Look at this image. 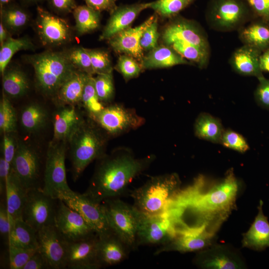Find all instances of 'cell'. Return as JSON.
<instances>
[{"label":"cell","instance_id":"1","mask_svg":"<svg viewBox=\"0 0 269 269\" xmlns=\"http://www.w3.org/2000/svg\"><path fill=\"white\" fill-rule=\"evenodd\" d=\"M206 183V178L199 175L169 202L166 212L177 229L191 219L194 222L191 228L207 224L218 230L234 209L239 186L232 169L220 181L208 187Z\"/></svg>","mask_w":269,"mask_h":269},{"label":"cell","instance_id":"2","mask_svg":"<svg viewBox=\"0 0 269 269\" xmlns=\"http://www.w3.org/2000/svg\"><path fill=\"white\" fill-rule=\"evenodd\" d=\"M154 158V155L136 157L126 148H117L109 154L105 153L97 159L94 172L83 193L100 203L119 198Z\"/></svg>","mask_w":269,"mask_h":269},{"label":"cell","instance_id":"3","mask_svg":"<svg viewBox=\"0 0 269 269\" xmlns=\"http://www.w3.org/2000/svg\"><path fill=\"white\" fill-rule=\"evenodd\" d=\"M109 135L91 118L84 119L70 137L72 178L77 181L87 166L106 153Z\"/></svg>","mask_w":269,"mask_h":269},{"label":"cell","instance_id":"4","mask_svg":"<svg viewBox=\"0 0 269 269\" xmlns=\"http://www.w3.org/2000/svg\"><path fill=\"white\" fill-rule=\"evenodd\" d=\"M33 67L36 86L44 95L52 98L58 90L76 69L63 51L50 50L26 56Z\"/></svg>","mask_w":269,"mask_h":269},{"label":"cell","instance_id":"5","mask_svg":"<svg viewBox=\"0 0 269 269\" xmlns=\"http://www.w3.org/2000/svg\"><path fill=\"white\" fill-rule=\"evenodd\" d=\"M180 185V179L175 173L153 176L132 192L134 206L144 214H163Z\"/></svg>","mask_w":269,"mask_h":269},{"label":"cell","instance_id":"6","mask_svg":"<svg viewBox=\"0 0 269 269\" xmlns=\"http://www.w3.org/2000/svg\"><path fill=\"white\" fill-rule=\"evenodd\" d=\"M255 16L244 0H210L206 19L215 30L228 32L239 30Z\"/></svg>","mask_w":269,"mask_h":269},{"label":"cell","instance_id":"7","mask_svg":"<svg viewBox=\"0 0 269 269\" xmlns=\"http://www.w3.org/2000/svg\"><path fill=\"white\" fill-rule=\"evenodd\" d=\"M109 225L130 248L136 246V235L140 212L134 205L117 198L102 202Z\"/></svg>","mask_w":269,"mask_h":269},{"label":"cell","instance_id":"8","mask_svg":"<svg viewBox=\"0 0 269 269\" xmlns=\"http://www.w3.org/2000/svg\"><path fill=\"white\" fill-rule=\"evenodd\" d=\"M67 142L52 140L45 158L42 190L47 195L59 199L62 194L72 190L67 181L65 167Z\"/></svg>","mask_w":269,"mask_h":269},{"label":"cell","instance_id":"9","mask_svg":"<svg viewBox=\"0 0 269 269\" xmlns=\"http://www.w3.org/2000/svg\"><path fill=\"white\" fill-rule=\"evenodd\" d=\"M90 118L109 136L113 137L137 129L145 122V119L138 115L134 109L117 104L105 106L100 112Z\"/></svg>","mask_w":269,"mask_h":269},{"label":"cell","instance_id":"10","mask_svg":"<svg viewBox=\"0 0 269 269\" xmlns=\"http://www.w3.org/2000/svg\"><path fill=\"white\" fill-rule=\"evenodd\" d=\"M42 156L38 150L26 142L18 140L11 170L27 190L42 188Z\"/></svg>","mask_w":269,"mask_h":269},{"label":"cell","instance_id":"11","mask_svg":"<svg viewBox=\"0 0 269 269\" xmlns=\"http://www.w3.org/2000/svg\"><path fill=\"white\" fill-rule=\"evenodd\" d=\"M58 199L45 194L42 188L27 191L21 219L37 231L55 225Z\"/></svg>","mask_w":269,"mask_h":269},{"label":"cell","instance_id":"12","mask_svg":"<svg viewBox=\"0 0 269 269\" xmlns=\"http://www.w3.org/2000/svg\"><path fill=\"white\" fill-rule=\"evenodd\" d=\"M59 199L78 212L99 237L113 232L108 223L102 203L96 202L84 193L80 194L72 190L61 195Z\"/></svg>","mask_w":269,"mask_h":269},{"label":"cell","instance_id":"13","mask_svg":"<svg viewBox=\"0 0 269 269\" xmlns=\"http://www.w3.org/2000/svg\"><path fill=\"white\" fill-rule=\"evenodd\" d=\"M35 28L43 46L55 47L70 42L72 29L67 20L38 6Z\"/></svg>","mask_w":269,"mask_h":269},{"label":"cell","instance_id":"14","mask_svg":"<svg viewBox=\"0 0 269 269\" xmlns=\"http://www.w3.org/2000/svg\"><path fill=\"white\" fill-rule=\"evenodd\" d=\"M175 235V230L166 213L149 215L140 212L136 235L137 246H160L169 242Z\"/></svg>","mask_w":269,"mask_h":269},{"label":"cell","instance_id":"15","mask_svg":"<svg viewBox=\"0 0 269 269\" xmlns=\"http://www.w3.org/2000/svg\"><path fill=\"white\" fill-rule=\"evenodd\" d=\"M217 231L204 224L179 232L169 242L160 246L155 251L154 255L171 251L186 253L201 251L212 245Z\"/></svg>","mask_w":269,"mask_h":269},{"label":"cell","instance_id":"16","mask_svg":"<svg viewBox=\"0 0 269 269\" xmlns=\"http://www.w3.org/2000/svg\"><path fill=\"white\" fill-rule=\"evenodd\" d=\"M162 39L167 45L180 41L210 50L207 35L203 28L194 21L178 15L171 18L163 31Z\"/></svg>","mask_w":269,"mask_h":269},{"label":"cell","instance_id":"17","mask_svg":"<svg viewBox=\"0 0 269 269\" xmlns=\"http://www.w3.org/2000/svg\"><path fill=\"white\" fill-rule=\"evenodd\" d=\"M38 250L51 269L66 268L68 242L55 225L46 226L37 231Z\"/></svg>","mask_w":269,"mask_h":269},{"label":"cell","instance_id":"18","mask_svg":"<svg viewBox=\"0 0 269 269\" xmlns=\"http://www.w3.org/2000/svg\"><path fill=\"white\" fill-rule=\"evenodd\" d=\"M55 226L69 242L83 240L96 235L83 217L60 199H58Z\"/></svg>","mask_w":269,"mask_h":269},{"label":"cell","instance_id":"19","mask_svg":"<svg viewBox=\"0 0 269 269\" xmlns=\"http://www.w3.org/2000/svg\"><path fill=\"white\" fill-rule=\"evenodd\" d=\"M99 237H92L68 242L66 268L70 269H98L101 268L97 260Z\"/></svg>","mask_w":269,"mask_h":269},{"label":"cell","instance_id":"20","mask_svg":"<svg viewBox=\"0 0 269 269\" xmlns=\"http://www.w3.org/2000/svg\"><path fill=\"white\" fill-rule=\"evenodd\" d=\"M156 15L155 13L140 25L134 28L129 27L108 40L111 47L116 52L131 56L141 63L144 55L140 45V38Z\"/></svg>","mask_w":269,"mask_h":269},{"label":"cell","instance_id":"21","mask_svg":"<svg viewBox=\"0 0 269 269\" xmlns=\"http://www.w3.org/2000/svg\"><path fill=\"white\" fill-rule=\"evenodd\" d=\"M150 2L118 6L111 13L99 39L109 40L128 28L143 10L149 8Z\"/></svg>","mask_w":269,"mask_h":269},{"label":"cell","instance_id":"22","mask_svg":"<svg viewBox=\"0 0 269 269\" xmlns=\"http://www.w3.org/2000/svg\"><path fill=\"white\" fill-rule=\"evenodd\" d=\"M194 259L195 264L202 268L233 269L243 267L239 257L223 246L200 252Z\"/></svg>","mask_w":269,"mask_h":269},{"label":"cell","instance_id":"23","mask_svg":"<svg viewBox=\"0 0 269 269\" xmlns=\"http://www.w3.org/2000/svg\"><path fill=\"white\" fill-rule=\"evenodd\" d=\"M130 250L113 232L99 237L97 255L98 262L102 268L118 264L127 258Z\"/></svg>","mask_w":269,"mask_h":269},{"label":"cell","instance_id":"24","mask_svg":"<svg viewBox=\"0 0 269 269\" xmlns=\"http://www.w3.org/2000/svg\"><path fill=\"white\" fill-rule=\"evenodd\" d=\"M262 52L248 45H244L236 49L232 54L229 63L232 69L243 76L263 77L260 64V56Z\"/></svg>","mask_w":269,"mask_h":269},{"label":"cell","instance_id":"25","mask_svg":"<svg viewBox=\"0 0 269 269\" xmlns=\"http://www.w3.org/2000/svg\"><path fill=\"white\" fill-rule=\"evenodd\" d=\"M89 76L84 72L75 70L52 99L59 106L81 104L84 89Z\"/></svg>","mask_w":269,"mask_h":269},{"label":"cell","instance_id":"26","mask_svg":"<svg viewBox=\"0 0 269 269\" xmlns=\"http://www.w3.org/2000/svg\"><path fill=\"white\" fill-rule=\"evenodd\" d=\"M83 120L78 113L75 106H59L53 117V140L68 142Z\"/></svg>","mask_w":269,"mask_h":269},{"label":"cell","instance_id":"27","mask_svg":"<svg viewBox=\"0 0 269 269\" xmlns=\"http://www.w3.org/2000/svg\"><path fill=\"white\" fill-rule=\"evenodd\" d=\"M263 202L260 201L258 213L249 230L244 234L242 246L256 251L269 247V222L263 210Z\"/></svg>","mask_w":269,"mask_h":269},{"label":"cell","instance_id":"28","mask_svg":"<svg viewBox=\"0 0 269 269\" xmlns=\"http://www.w3.org/2000/svg\"><path fill=\"white\" fill-rule=\"evenodd\" d=\"M171 47L157 46L144 56L141 62L143 69L167 68L180 64H192Z\"/></svg>","mask_w":269,"mask_h":269},{"label":"cell","instance_id":"29","mask_svg":"<svg viewBox=\"0 0 269 269\" xmlns=\"http://www.w3.org/2000/svg\"><path fill=\"white\" fill-rule=\"evenodd\" d=\"M2 93L11 98L24 96L30 88L26 73L19 66L9 64L2 74Z\"/></svg>","mask_w":269,"mask_h":269},{"label":"cell","instance_id":"30","mask_svg":"<svg viewBox=\"0 0 269 269\" xmlns=\"http://www.w3.org/2000/svg\"><path fill=\"white\" fill-rule=\"evenodd\" d=\"M27 191L11 170L6 182L4 196L8 212L13 221L21 219Z\"/></svg>","mask_w":269,"mask_h":269},{"label":"cell","instance_id":"31","mask_svg":"<svg viewBox=\"0 0 269 269\" xmlns=\"http://www.w3.org/2000/svg\"><path fill=\"white\" fill-rule=\"evenodd\" d=\"M239 38L244 45L262 52L269 49V24L261 20L252 21L239 30Z\"/></svg>","mask_w":269,"mask_h":269},{"label":"cell","instance_id":"32","mask_svg":"<svg viewBox=\"0 0 269 269\" xmlns=\"http://www.w3.org/2000/svg\"><path fill=\"white\" fill-rule=\"evenodd\" d=\"M37 231L22 219L14 221L7 240L8 246L35 250L38 249Z\"/></svg>","mask_w":269,"mask_h":269},{"label":"cell","instance_id":"33","mask_svg":"<svg viewBox=\"0 0 269 269\" xmlns=\"http://www.w3.org/2000/svg\"><path fill=\"white\" fill-rule=\"evenodd\" d=\"M224 131L220 121L208 113L200 114L195 120L194 133L199 138L220 143Z\"/></svg>","mask_w":269,"mask_h":269},{"label":"cell","instance_id":"34","mask_svg":"<svg viewBox=\"0 0 269 269\" xmlns=\"http://www.w3.org/2000/svg\"><path fill=\"white\" fill-rule=\"evenodd\" d=\"M74 29L78 35L97 30L100 25L101 12L86 5L77 6L73 10Z\"/></svg>","mask_w":269,"mask_h":269},{"label":"cell","instance_id":"35","mask_svg":"<svg viewBox=\"0 0 269 269\" xmlns=\"http://www.w3.org/2000/svg\"><path fill=\"white\" fill-rule=\"evenodd\" d=\"M0 22L10 32H16L24 28L29 23V12L22 7L9 4L0 7Z\"/></svg>","mask_w":269,"mask_h":269},{"label":"cell","instance_id":"36","mask_svg":"<svg viewBox=\"0 0 269 269\" xmlns=\"http://www.w3.org/2000/svg\"><path fill=\"white\" fill-rule=\"evenodd\" d=\"M48 114L44 108L37 103H30L21 111L20 124L26 132L33 133L45 126Z\"/></svg>","mask_w":269,"mask_h":269},{"label":"cell","instance_id":"37","mask_svg":"<svg viewBox=\"0 0 269 269\" xmlns=\"http://www.w3.org/2000/svg\"><path fill=\"white\" fill-rule=\"evenodd\" d=\"M35 46L27 36L13 38L10 36L0 45V72L2 75L9 64L12 56L21 50H33Z\"/></svg>","mask_w":269,"mask_h":269},{"label":"cell","instance_id":"38","mask_svg":"<svg viewBox=\"0 0 269 269\" xmlns=\"http://www.w3.org/2000/svg\"><path fill=\"white\" fill-rule=\"evenodd\" d=\"M168 46L188 61L196 64L200 68H204L208 65L210 50L180 41H175Z\"/></svg>","mask_w":269,"mask_h":269},{"label":"cell","instance_id":"39","mask_svg":"<svg viewBox=\"0 0 269 269\" xmlns=\"http://www.w3.org/2000/svg\"><path fill=\"white\" fill-rule=\"evenodd\" d=\"M196 0H156L150 2L149 8L163 17L172 18Z\"/></svg>","mask_w":269,"mask_h":269},{"label":"cell","instance_id":"40","mask_svg":"<svg viewBox=\"0 0 269 269\" xmlns=\"http://www.w3.org/2000/svg\"><path fill=\"white\" fill-rule=\"evenodd\" d=\"M63 51L69 61L76 69L90 75L93 76L95 74L87 48L77 46L65 49Z\"/></svg>","mask_w":269,"mask_h":269},{"label":"cell","instance_id":"41","mask_svg":"<svg viewBox=\"0 0 269 269\" xmlns=\"http://www.w3.org/2000/svg\"><path fill=\"white\" fill-rule=\"evenodd\" d=\"M81 104L85 108L90 117L100 112L106 106L98 96L93 76L90 75L88 77L84 89Z\"/></svg>","mask_w":269,"mask_h":269},{"label":"cell","instance_id":"42","mask_svg":"<svg viewBox=\"0 0 269 269\" xmlns=\"http://www.w3.org/2000/svg\"><path fill=\"white\" fill-rule=\"evenodd\" d=\"M17 118L14 108L8 98L2 93L0 102V130L1 133H15Z\"/></svg>","mask_w":269,"mask_h":269},{"label":"cell","instance_id":"43","mask_svg":"<svg viewBox=\"0 0 269 269\" xmlns=\"http://www.w3.org/2000/svg\"><path fill=\"white\" fill-rule=\"evenodd\" d=\"M95 88L101 102L105 105L113 99L115 87L112 73L98 74L94 77Z\"/></svg>","mask_w":269,"mask_h":269},{"label":"cell","instance_id":"44","mask_svg":"<svg viewBox=\"0 0 269 269\" xmlns=\"http://www.w3.org/2000/svg\"><path fill=\"white\" fill-rule=\"evenodd\" d=\"M134 57L126 55H121L115 66V69L123 76L125 80L137 77L142 69L140 62Z\"/></svg>","mask_w":269,"mask_h":269},{"label":"cell","instance_id":"45","mask_svg":"<svg viewBox=\"0 0 269 269\" xmlns=\"http://www.w3.org/2000/svg\"><path fill=\"white\" fill-rule=\"evenodd\" d=\"M87 50L90 56L95 74L112 73L113 68L107 51L101 49L87 48Z\"/></svg>","mask_w":269,"mask_h":269},{"label":"cell","instance_id":"46","mask_svg":"<svg viewBox=\"0 0 269 269\" xmlns=\"http://www.w3.org/2000/svg\"><path fill=\"white\" fill-rule=\"evenodd\" d=\"M220 143L226 147L241 153L249 149V145L245 137L231 130L224 131Z\"/></svg>","mask_w":269,"mask_h":269},{"label":"cell","instance_id":"47","mask_svg":"<svg viewBox=\"0 0 269 269\" xmlns=\"http://www.w3.org/2000/svg\"><path fill=\"white\" fill-rule=\"evenodd\" d=\"M37 249H26L8 246V264L10 269H23Z\"/></svg>","mask_w":269,"mask_h":269},{"label":"cell","instance_id":"48","mask_svg":"<svg viewBox=\"0 0 269 269\" xmlns=\"http://www.w3.org/2000/svg\"><path fill=\"white\" fill-rule=\"evenodd\" d=\"M157 15L156 14L154 19L145 29L141 36L140 45L143 51L149 52L158 46L159 34L157 29Z\"/></svg>","mask_w":269,"mask_h":269},{"label":"cell","instance_id":"49","mask_svg":"<svg viewBox=\"0 0 269 269\" xmlns=\"http://www.w3.org/2000/svg\"><path fill=\"white\" fill-rule=\"evenodd\" d=\"M14 133L3 134L2 140V156L4 159L11 164L14 156L18 140L14 135Z\"/></svg>","mask_w":269,"mask_h":269},{"label":"cell","instance_id":"50","mask_svg":"<svg viewBox=\"0 0 269 269\" xmlns=\"http://www.w3.org/2000/svg\"><path fill=\"white\" fill-rule=\"evenodd\" d=\"M251 9L254 16L269 24V0H244Z\"/></svg>","mask_w":269,"mask_h":269},{"label":"cell","instance_id":"51","mask_svg":"<svg viewBox=\"0 0 269 269\" xmlns=\"http://www.w3.org/2000/svg\"><path fill=\"white\" fill-rule=\"evenodd\" d=\"M14 222L8 212L5 201H2L0 206V235L6 240L8 239Z\"/></svg>","mask_w":269,"mask_h":269},{"label":"cell","instance_id":"52","mask_svg":"<svg viewBox=\"0 0 269 269\" xmlns=\"http://www.w3.org/2000/svg\"><path fill=\"white\" fill-rule=\"evenodd\" d=\"M258 80L259 84L255 91V98L260 104L269 108V79L263 76Z\"/></svg>","mask_w":269,"mask_h":269},{"label":"cell","instance_id":"53","mask_svg":"<svg viewBox=\"0 0 269 269\" xmlns=\"http://www.w3.org/2000/svg\"><path fill=\"white\" fill-rule=\"evenodd\" d=\"M50 7L56 12L72 13L77 6L75 0H47Z\"/></svg>","mask_w":269,"mask_h":269},{"label":"cell","instance_id":"54","mask_svg":"<svg viewBox=\"0 0 269 269\" xmlns=\"http://www.w3.org/2000/svg\"><path fill=\"white\" fill-rule=\"evenodd\" d=\"M87 5L99 11L111 13L118 6L117 0H84Z\"/></svg>","mask_w":269,"mask_h":269},{"label":"cell","instance_id":"55","mask_svg":"<svg viewBox=\"0 0 269 269\" xmlns=\"http://www.w3.org/2000/svg\"><path fill=\"white\" fill-rule=\"evenodd\" d=\"M49 265L38 249L31 256L23 269H47Z\"/></svg>","mask_w":269,"mask_h":269},{"label":"cell","instance_id":"56","mask_svg":"<svg viewBox=\"0 0 269 269\" xmlns=\"http://www.w3.org/2000/svg\"><path fill=\"white\" fill-rule=\"evenodd\" d=\"M11 172V164L6 161L2 156L0 158V193L4 195L6 184Z\"/></svg>","mask_w":269,"mask_h":269},{"label":"cell","instance_id":"57","mask_svg":"<svg viewBox=\"0 0 269 269\" xmlns=\"http://www.w3.org/2000/svg\"><path fill=\"white\" fill-rule=\"evenodd\" d=\"M259 64L262 72H269V49L261 53L260 56Z\"/></svg>","mask_w":269,"mask_h":269},{"label":"cell","instance_id":"58","mask_svg":"<svg viewBox=\"0 0 269 269\" xmlns=\"http://www.w3.org/2000/svg\"><path fill=\"white\" fill-rule=\"evenodd\" d=\"M10 36V32L4 27L3 24L0 22V44L1 45L3 42Z\"/></svg>","mask_w":269,"mask_h":269},{"label":"cell","instance_id":"59","mask_svg":"<svg viewBox=\"0 0 269 269\" xmlns=\"http://www.w3.org/2000/svg\"><path fill=\"white\" fill-rule=\"evenodd\" d=\"M12 0H0V7L10 4Z\"/></svg>","mask_w":269,"mask_h":269},{"label":"cell","instance_id":"60","mask_svg":"<svg viewBox=\"0 0 269 269\" xmlns=\"http://www.w3.org/2000/svg\"><path fill=\"white\" fill-rule=\"evenodd\" d=\"M24 2L27 3H35L40 1H43V0H22Z\"/></svg>","mask_w":269,"mask_h":269}]
</instances>
